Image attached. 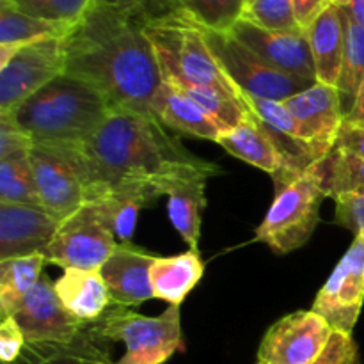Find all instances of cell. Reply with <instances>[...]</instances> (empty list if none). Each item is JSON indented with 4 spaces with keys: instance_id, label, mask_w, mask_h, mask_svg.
I'll list each match as a JSON object with an SVG mask.
<instances>
[{
    "instance_id": "6da1fadb",
    "label": "cell",
    "mask_w": 364,
    "mask_h": 364,
    "mask_svg": "<svg viewBox=\"0 0 364 364\" xmlns=\"http://www.w3.org/2000/svg\"><path fill=\"white\" fill-rule=\"evenodd\" d=\"M148 13L95 2L64 43V73L98 89L112 110L155 117L153 102L164 84L144 31Z\"/></svg>"
},
{
    "instance_id": "7a4b0ae2",
    "label": "cell",
    "mask_w": 364,
    "mask_h": 364,
    "mask_svg": "<svg viewBox=\"0 0 364 364\" xmlns=\"http://www.w3.org/2000/svg\"><path fill=\"white\" fill-rule=\"evenodd\" d=\"M73 149L85 201L96 192L119 185L148 183L159 188L164 178L178 171L213 166L167 134L156 117L128 110H110L98 132Z\"/></svg>"
},
{
    "instance_id": "3957f363",
    "label": "cell",
    "mask_w": 364,
    "mask_h": 364,
    "mask_svg": "<svg viewBox=\"0 0 364 364\" xmlns=\"http://www.w3.org/2000/svg\"><path fill=\"white\" fill-rule=\"evenodd\" d=\"M105 96L87 82L60 73L52 82L6 110L34 144H84L110 114Z\"/></svg>"
},
{
    "instance_id": "277c9868",
    "label": "cell",
    "mask_w": 364,
    "mask_h": 364,
    "mask_svg": "<svg viewBox=\"0 0 364 364\" xmlns=\"http://www.w3.org/2000/svg\"><path fill=\"white\" fill-rule=\"evenodd\" d=\"M144 31L166 82L180 89H210L231 98L244 95L213 57L205 31L173 6L146 16Z\"/></svg>"
},
{
    "instance_id": "5b68a950",
    "label": "cell",
    "mask_w": 364,
    "mask_h": 364,
    "mask_svg": "<svg viewBox=\"0 0 364 364\" xmlns=\"http://www.w3.org/2000/svg\"><path fill=\"white\" fill-rule=\"evenodd\" d=\"M276 196L263 223L256 228V242H263L277 255L302 247L315 233L320 206L327 196L320 162L306 173L277 171L272 176Z\"/></svg>"
},
{
    "instance_id": "8992f818",
    "label": "cell",
    "mask_w": 364,
    "mask_h": 364,
    "mask_svg": "<svg viewBox=\"0 0 364 364\" xmlns=\"http://www.w3.org/2000/svg\"><path fill=\"white\" fill-rule=\"evenodd\" d=\"M85 333L102 343H123L124 354L112 364H164L183 350L180 306H169L162 315L144 316L123 306L110 304Z\"/></svg>"
},
{
    "instance_id": "52a82bcc",
    "label": "cell",
    "mask_w": 364,
    "mask_h": 364,
    "mask_svg": "<svg viewBox=\"0 0 364 364\" xmlns=\"http://www.w3.org/2000/svg\"><path fill=\"white\" fill-rule=\"evenodd\" d=\"M203 31L213 57L242 95L284 102L315 84L313 80L276 70L259 59L247 46L237 41L230 32L206 31V28Z\"/></svg>"
},
{
    "instance_id": "ba28073f",
    "label": "cell",
    "mask_w": 364,
    "mask_h": 364,
    "mask_svg": "<svg viewBox=\"0 0 364 364\" xmlns=\"http://www.w3.org/2000/svg\"><path fill=\"white\" fill-rule=\"evenodd\" d=\"M109 219L102 206L85 201L59 224L45 258L60 269L100 270L117 247Z\"/></svg>"
},
{
    "instance_id": "9c48e42d",
    "label": "cell",
    "mask_w": 364,
    "mask_h": 364,
    "mask_svg": "<svg viewBox=\"0 0 364 364\" xmlns=\"http://www.w3.org/2000/svg\"><path fill=\"white\" fill-rule=\"evenodd\" d=\"M31 162L43 208L63 223L85 203L73 146L32 144Z\"/></svg>"
},
{
    "instance_id": "30bf717a",
    "label": "cell",
    "mask_w": 364,
    "mask_h": 364,
    "mask_svg": "<svg viewBox=\"0 0 364 364\" xmlns=\"http://www.w3.org/2000/svg\"><path fill=\"white\" fill-rule=\"evenodd\" d=\"M333 327L323 316L295 311L277 320L259 343L258 364H316L333 338Z\"/></svg>"
},
{
    "instance_id": "8fae6325",
    "label": "cell",
    "mask_w": 364,
    "mask_h": 364,
    "mask_svg": "<svg viewBox=\"0 0 364 364\" xmlns=\"http://www.w3.org/2000/svg\"><path fill=\"white\" fill-rule=\"evenodd\" d=\"M64 38L18 46L0 66V112L11 110L64 73Z\"/></svg>"
},
{
    "instance_id": "7c38bea8",
    "label": "cell",
    "mask_w": 364,
    "mask_h": 364,
    "mask_svg": "<svg viewBox=\"0 0 364 364\" xmlns=\"http://www.w3.org/2000/svg\"><path fill=\"white\" fill-rule=\"evenodd\" d=\"M364 306V237L354 242L338 262L313 302V311L327 320L334 333L352 334Z\"/></svg>"
},
{
    "instance_id": "4fadbf2b",
    "label": "cell",
    "mask_w": 364,
    "mask_h": 364,
    "mask_svg": "<svg viewBox=\"0 0 364 364\" xmlns=\"http://www.w3.org/2000/svg\"><path fill=\"white\" fill-rule=\"evenodd\" d=\"M13 318L27 343H71L87 326L64 308L46 274L23 299Z\"/></svg>"
},
{
    "instance_id": "5bb4252c",
    "label": "cell",
    "mask_w": 364,
    "mask_h": 364,
    "mask_svg": "<svg viewBox=\"0 0 364 364\" xmlns=\"http://www.w3.org/2000/svg\"><path fill=\"white\" fill-rule=\"evenodd\" d=\"M230 34L276 70L316 82L315 63L306 31H267L247 20H238Z\"/></svg>"
},
{
    "instance_id": "9a60e30c",
    "label": "cell",
    "mask_w": 364,
    "mask_h": 364,
    "mask_svg": "<svg viewBox=\"0 0 364 364\" xmlns=\"http://www.w3.org/2000/svg\"><path fill=\"white\" fill-rule=\"evenodd\" d=\"M219 173L215 164L208 167H188L164 178L159 183L160 194L167 196V213L174 230L194 251H199L201 220L206 208V180Z\"/></svg>"
},
{
    "instance_id": "2e32d148",
    "label": "cell",
    "mask_w": 364,
    "mask_h": 364,
    "mask_svg": "<svg viewBox=\"0 0 364 364\" xmlns=\"http://www.w3.org/2000/svg\"><path fill=\"white\" fill-rule=\"evenodd\" d=\"M283 103L299 124L304 141L326 151L333 149L338 132L345 121L338 87L315 82Z\"/></svg>"
},
{
    "instance_id": "e0dca14e",
    "label": "cell",
    "mask_w": 364,
    "mask_h": 364,
    "mask_svg": "<svg viewBox=\"0 0 364 364\" xmlns=\"http://www.w3.org/2000/svg\"><path fill=\"white\" fill-rule=\"evenodd\" d=\"M59 224L43 206L0 203V262L45 255Z\"/></svg>"
},
{
    "instance_id": "ac0fdd59",
    "label": "cell",
    "mask_w": 364,
    "mask_h": 364,
    "mask_svg": "<svg viewBox=\"0 0 364 364\" xmlns=\"http://www.w3.org/2000/svg\"><path fill=\"white\" fill-rule=\"evenodd\" d=\"M156 256L130 244H117L116 251L100 269L112 304L134 308L155 299L149 270Z\"/></svg>"
},
{
    "instance_id": "d6986e66",
    "label": "cell",
    "mask_w": 364,
    "mask_h": 364,
    "mask_svg": "<svg viewBox=\"0 0 364 364\" xmlns=\"http://www.w3.org/2000/svg\"><path fill=\"white\" fill-rule=\"evenodd\" d=\"M53 288L64 308L82 323L96 322L112 304L100 270L64 269Z\"/></svg>"
},
{
    "instance_id": "ffe728a7",
    "label": "cell",
    "mask_w": 364,
    "mask_h": 364,
    "mask_svg": "<svg viewBox=\"0 0 364 364\" xmlns=\"http://www.w3.org/2000/svg\"><path fill=\"white\" fill-rule=\"evenodd\" d=\"M155 117L167 128L191 135V137L205 139L217 142L223 135L215 121L191 98L185 91L164 80L162 87L156 92L153 102Z\"/></svg>"
},
{
    "instance_id": "44dd1931",
    "label": "cell",
    "mask_w": 364,
    "mask_h": 364,
    "mask_svg": "<svg viewBox=\"0 0 364 364\" xmlns=\"http://www.w3.org/2000/svg\"><path fill=\"white\" fill-rule=\"evenodd\" d=\"M306 36L311 46L316 82L336 87L345 48V27L340 7L329 4L306 28Z\"/></svg>"
},
{
    "instance_id": "7402d4cb",
    "label": "cell",
    "mask_w": 364,
    "mask_h": 364,
    "mask_svg": "<svg viewBox=\"0 0 364 364\" xmlns=\"http://www.w3.org/2000/svg\"><path fill=\"white\" fill-rule=\"evenodd\" d=\"M160 191L148 183L119 185L92 194L87 201L102 206L119 244H130L139 212L159 199Z\"/></svg>"
},
{
    "instance_id": "603a6c76",
    "label": "cell",
    "mask_w": 364,
    "mask_h": 364,
    "mask_svg": "<svg viewBox=\"0 0 364 364\" xmlns=\"http://www.w3.org/2000/svg\"><path fill=\"white\" fill-rule=\"evenodd\" d=\"M205 263L194 249L176 256H156L149 270L155 299L169 302V306H181L201 281Z\"/></svg>"
},
{
    "instance_id": "cb8c5ba5",
    "label": "cell",
    "mask_w": 364,
    "mask_h": 364,
    "mask_svg": "<svg viewBox=\"0 0 364 364\" xmlns=\"http://www.w3.org/2000/svg\"><path fill=\"white\" fill-rule=\"evenodd\" d=\"M217 144L223 146L235 159L244 160V162L269 173L270 176H274L283 167L279 151L272 144L265 130L259 127L258 119L252 112L237 128L220 135Z\"/></svg>"
},
{
    "instance_id": "d4e9b609",
    "label": "cell",
    "mask_w": 364,
    "mask_h": 364,
    "mask_svg": "<svg viewBox=\"0 0 364 364\" xmlns=\"http://www.w3.org/2000/svg\"><path fill=\"white\" fill-rule=\"evenodd\" d=\"M13 364H112L107 343L87 333L71 343H27Z\"/></svg>"
},
{
    "instance_id": "484cf974",
    "label": "cell",
    "mask_w": 364,
    "mask_h": 364,
    "mask_svg": "<svg viewBox=\"0 0 364 364\" xmlns=\"http://www.w3.org/2000/svg\"><path fill=\"white\" fill-rule=\"evenodd\" d=\"M45 255L21 256L0 262V315L11 318L23 299L31 294L43 276Z\"/></svg>"
},
{
    "instance_id": "4316f807",
    "label": "cell",
    "mask_w": 364,
    "mask_h": 364,
    "mask_svg": "<svg viewBox=\"0 0 364 364\" xmlns=\"http://www.w3.org/2000/svg\"><path fill=\"white\" fill-rule=\"evenodd\" d=\"M341 11L345 27V48L341 73L338 78V91L341 98V109L347 116L355 102L359 87L364 78V28L350 16L343 6H338Z\"/></svg>"
},
{
    "instance_id": "83f0119b",
    "label": "cell",
    "mask_w": 364,
    "mask_h": 364,
    "mask_svg": "<svg viewBox=\"0 0 364 364\" xmlns=\"http://www.w3.org/2000/svg\"><path fill=\"white\" fill-rule=\"evenodd\" d=\"M71 25L52 23L20 13L0 0V45H28L50 38H66Z\"/></svg>"
},
{
    "instance_id": "f1b7e54d",
    "label": "cell",
    "mask_w": 364,
    "mask_h": 364,
    "mask_svg": "<svg viewBox=\"0 0 364 364\" xmlns=\"http://www.w3.org/2000/svg\"><path fill=\"white\" fill-rule=\"evenodd\" d=\"M0 203L43 206L36 185L31 151L0 159Z\"/></svg>"
},
{
    "instance_id": "f546056e",
    "label": "cell",
    "mask_w": 364,
    "mask_h": 364,
    "mask_svg": "<svg viewBox=\"0 0 364 364\" xmlns=\"http://www.w3.org/2000/svg\"><path fill=\"white\" fill-rule=\"evenodd\" d=\"M206 31L230 32L242 20L247 0H167Z\"/></svg>"
},
{
    "instance_id": "4dcf8cb0",
    "label": "cell",
    "mask_w": 364,
    "mask_h": 364,
    "mask_svg": "<svg viewBox=\"0 0 364 364\" xmlns=\"http://www.w3.org/2000/svg\"><path fill=\"white\" fill-rule=\"evenodd\" d=\"M320 173L329 198L364 196V159L331 151L320 162Z\"/></svg>"
},
{
    "instance_id": "1f68e13d",
    "label": "cell",
    "mask_w": 364,
    "mask_h": 364,
    "mask_svg": "<svg viewBox=\"0 0 364 364\" xmlns=\"http://www.w3.org/2000/svg\"><path fill=\"white\" fill-rule=\"evenodd\" d=\"M20 13L52 23L77 25L95 0H4Z\"/></svg>"
},
{
    "instance_id": "d6a6232c",
    "label": "cell",
    "mask_w": 364,
    "mask_h": 364,
    "mask_svg": "<svg viewBox=\"0 0 364 364\" xmlns=\"http://www.w3.org/2000/svg\"><path fill=\"white\" fill-rule=\"evenodd\" d=\"M242 20L276 32H304L295 16L291 0H252L245 6Z\"/></svg>"
},
{
    "instance_id": "836d02e7",
    "label": "cell",
    "mask_w": 364,
    "mask_h": 364,
    "mask_svg": "<svg viewBox=\"0 0 364 364\" xmlns=\"http://www.w3.org/2000/svg\"><path fill=\"white\" fill-rule=\"evenodd\" d=\"M336 212L334 220L354 237H364V196H341L334 199Z\"/></svg>"
},
{
    "instance_id": "e575fe53",
    "label": "cell",
    "mask_w": 364,
    "mask_h": 364,
    "mask_svg": "<svg viewBox=\"0 0 364 364\" xmlns=\"http://www.w3.org/2000/svg\"><path fill=\"white\" fill-rule=\"evenodd\" d=\"M316 364H361L358 343L354 341L352 334L334 333L329 341V347L326 348Z\"/></svg>"
},
{
    "instance_id": "d590c367",
    "label": "cell",
    "mask_w": 364,
    "mask_h": 364,
    "mask_svg": "<svg viewBox=\"0 0 364 364\" xmlns=\"http://www.w3.org/2000/svg\"><path fill=\"white\" fill-rule=\"evenodd\" d=\"M25 341L23 333L14 322V318H4L0 322V361L2 364H13L23 352Z\"/></svg>"
},
{
    "instance_id": "8d00e7d4",
    "label": "cell",
    "mask_w": 364,
    "mask_h": 364,
    "mask_svg": "<svg viewBox=\"0 0 364 364\" xmlns=\"http://www.w3.org/2000/svg\"><path fill=\"white\" fill-rule=\"evenodd\" d=\"M32 144V139L25 135L7 114L0 112V159H6L13 153L31 151Z\"/></svg>"
},
{
    "instance_id": "74e56055",
    "label": "cell",
    "mask_w": 364,
    "mask_h": 364,
    "mask_svg": "<svg viewBox=\"0 0 364 364\" xmlns=\"http://www.w3.org/2000/svg\"><path fill=\"white\" fill-rule=\"evenodd\" d=\"M331 151L338 153V155L364 159V127L343 121Z\"/></svg>"
},
{
    "instance_id": "f35d334b",
    "label": "cell",
    "mask_w": 364,
    "mask_h": 364,
    "mask_svg": "<svg viewBox=\"0 0 364 364\" xmlns=\"http://www.w3.org/2000/svg\"><path fill=\"white\" fill-rule=\"evenodd\" d=\"M294 2L295 16L302 28H308L313 21L318 18V14L329 6V0H291Z\"/></svg>"
},
{
    "instance_id": "ab89813d",
    "label": "cell",
    "mask_w": 364,
    "mask_h": 364,
    "mask_svg": "<svg viewBox=\"0 0 364 364\" xmlns=\"http://www.w3.org/2000/svg\"><path fill=\"white\" fill-rule=\"evenodd\" d=\"M95 2L103 4L109 7H117V9H139L149 11L156 4V0H95Z\"/></svg>"
},
{
    "instance_id": "60d3db41",
    "label": "cell",
    "mask_w": 364,
    "mask_h": 364,
    "mask_svg": "<svg viewBox=\"0 0 364 364\" xmlns=\"http://www.w3.org/2000/svg\"><path fill=\"white\" fill-rule=\"evenodd\" d=\"M345 123H352V124H361L364 127V78L361 82V87H359L358 96H355V102L352 105L350 112L345 116Z\"/></svg>"
},
{
    "instance_id": "b9f144b4",
    "label": "cell",
    "mask_w": 364,
    "mask_h": 364,
    "mask_svg": "<svg viewBox=\"0 0 364 364\" xmlns=\"http://www.w3.org/2000/svg\"><path fill=\"white\" fill-rule=\"evenodd\" d=\"M345 9L350 13V16L358 21L359 25L364 28V0H348L347 6H343Z\"/></svg>"
},
{
    "instance_id": "7bdbcfd3",
    "label": "cell",
    "mask_w": 364,
    "mask_h": 364,
    "mask_svg": "<svg viewBox=\"0 0 364 364\" xmlns=\"http://www.w3.org/2000/svg\"><path fill=\"white\" fill-rule=\"evenodd\" d=\"M331 4H334V6H347L348 0H329Z\"/></svg>"
},
{
    "instance_id": "ee69618b",
    "label": "cell",
    "mask_w": 364,
    "mask_h": 364,
    "mask_svg": "<svg viewBox=\"0 0 364 364\" xmlns=\"http://www.w3.org/2000/svg\"><path fill=\"white\" fill-rule=\"evenodd\" d=\"M249 2H252V0H247V4H249ZM247 4H245V6H247Z\"/></svg>"
}]
</instances>
